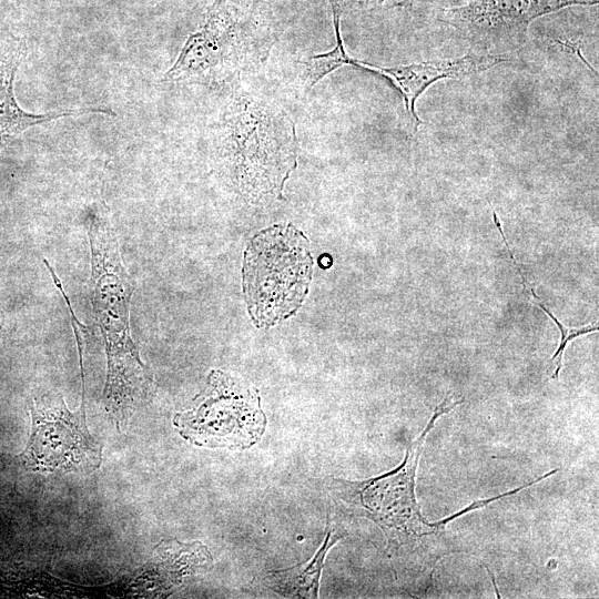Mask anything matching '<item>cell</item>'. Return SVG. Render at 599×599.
<instances>
[{
  "label": "cell",
  "instance_id": "obj_7",
  "mask_svg": "<svg viewBox=\"0 0 599 599\" xmlns=\"http://www.w3.org/2000/svg\"><path fill=\"white\" fill-rule=\"evenodd\" d=\"M31 432L23 453L24 464L48 475L90 474L102 463V445L90 434L84 389L77 410L61 394L34 398L30 406Z\"/></svg>",
  "mask_w": 599,
  "mask_h": 599
},
{
  "label": "cell",
  "instance_id": "obj_9",
  "mask_svg": "<svg viewBox=\"0 0 599 599\" xmlns=\"http://www.w3.org/2000/svg\"><path fill=\"white\" fill-rule=\"evenodd\" d=\"M509 54L469 52L457 59L415 62L384 68L363 62L364 70L386 78L402 95L414 130L423 123L416 112L417 99L435 82L445 79H463L509 62Z\"/></svg>",
  "mask_w": 599,
  "mask_h": 599
},
{
  "label": "cell",
  "instance_id": "obj_6",
  "mask_svg": "<svg viewBox=\"0 0 599 599\" xmlns=\"http://www.w3.org/2000/svg\"><path fill=\"white\" fill-rule=\"evenodd\" d=\"M180 435L207 448L246 449L262 438L266 417L256 389L221 370H213L200 402L176 413Z\"/></svg>",
  "mask_w": 599,
  "mask_h": 599
},
{
  "label": "cell",
  "instance_id": "obj_1",
  "mask_svg": "<svg viewBox=\"0 0 599 599\" xmlns=\"http://www.w3.org/2000/svg\"><path fill=\"white\" fill-rule=\"evenodd\" d=\"M88 232L91 304L104 339L108 361L103 404L120 432L152 396L154 379L131 337L130 302L134 283L123 265L116 234L106 211L93 213Z\"/></svg>",
  "mask_w": 599,
  "mask_h": 599
},
{
  "label": "cell",
  "instance_id": "obj_11",
  "mask_svg": "<svg viewBox=\"0 0 599 599\" xmlns=\"http://www.w3.org/2000/svg\"><path fill=\"white\" fill-rule=\"evenodd\" d=\"M342 536L328 526L323 544L309 560L287 569L268 571L266 585L286 598H317L325 557Z\"/></svg>",
  "mask_w": 599,
  "mask_h": 599
},
{
  "label": "cell",
  "instance_id": "obj_13",
  "mask_svg": "<svg viewBox=\"0 0 599 599\" xmlns=\"http://www.w3.org/2000/svg\"><path fill=\"white\" fill-rule=\"evenodd\" d=\"M552 321L556 323V325L558 326V328H559V331L561 333L560 343L558 345V348L555 352L554 356L550 358V362H554L557 358V364H556L555 370L550 375V377L552 379H558L559 378V372H560L561 365H562V355H564V352H565V348H566L567 344L571 339H573V338H576L578 336L589 334V333H592V332H598V325L592 323L590 325H586V326H582L580 328H569L568 326H565L557 317H555Z\"/></svg>",
  "mask_w": 599,
  "mask_h": 599
},
{
  "label": "cell",
  "instance_id": "obj_10",
  "mask_svg": "<svg viewBox=\"0 0 599 599\" xmlns=\"http://www.w3.org/2000/svg\"><path fill=\"white\" fill-rule=\"evenodd\" d=\"M21 57L22 51L18 50L0 59V150L29 126L62 116L106 112L94 109H74L32 114L23 111L18 105L13 94L14 74Z\"/></svg>",
  "mask_w": 599,
  "mask_h": 599
},
{
  "label": "cell",
  "instance_id": "obj_3",
  "mask_svg": "<svg viewBox=\"0 0 599 599\" xmlns=\"http://www.w3.org/2000/svg\"><path fill=\"white\" fill-rule=\"evenodd\" d=\"M216 140L220 162L241 195L253 201L282 196L298 155L295 123L283 108L235 91Z\"/></svg>",
  "mask_w": 599,
  "mask_h": 599
},
{
  "label": "cell",
  "instance_id": "obj_5",
  "mask_svg": "<svg viewBox=\"0 0 599 599\" xmlns=\"http://www.w3.org/2000/svg\"><path fill=\"white\" fill-rule=\"evenodd\" d=\"M272 38L229 0H216L163 77L169 82L225 83L262 67Z\"/></svg>",
  "mask_w": 599,
  "mask_h": 599
},
{
  "label": "cell",
  "instance_id": "obj_12",
  "mask_svg": "<svg viewBox=\"0 0 599 599\" xmlns=\"http://www.w3.org/2000/svg\"><path fill=\"white\" fill-rule=\"evenodd\" d=\"M332 22L335 33V47L327 52L309 57L300 63L303 65V75L306 89L309 90L323 78L343 65H352L363 70L362 61L351 57L344 45L341 32V7L338 0H329Z\"/></svg>",
  "mask_w": 599,
  "mask_h": 599
},
{
  "label": "cell",
  "instance_id": "obj_8",
  "mask_svg": "<svg viewBox=\"0 0 599 599\" xmlns=\"http://www.w3.org/2000/svg\"><path fill=\"white\" fill-rule=\"evenodd\" d=\"M598 0H469L444 8L438 20L458 31L473 47L488 53L508 54L527 41L532 20Z\"/></svg>",
  "mask_w": 599,
  "mask_h": 599
},
{
  "label": "cell",
  "instance_id": "obj_4",
  "mask_svg": "<svg viewBox=\"0 0 599 599\" xmlns=\"http://www.w3.org/2000/svg\"><path fill=\"white\" fill-rule=\"evenodd\" d=\"M312 273L308 240L295 226L257 233L243 263L244 296L254 324L268 327L293 315L308 293Z\"/></svg>",
  "mask_w": 599,
  "mask_h": 599
},
{
  "label": "cell",
  "instance_id": "obj_2",
  "mask_svg": "<svg viewBox=\"0 0 599 599\" xmlns=\"http://www.w3.org/2000/svg\"><path fill=\"white\" fill-rule=\"evenodd\" d=\"M461 402H454L449 396L435 407L428 424L409 445L404 461L396 469L363 481L337 478L331 481L333 495L345 511L375 522L384 532L390 552L406 549V555L415 556L422 561L425 571L430 569L433 572L436 562L454 551L445 540V526L448 521L517 491L515 489L494 498L475 501L438 522H428L423 517L415 495V476L425 440L436 420Z\"/></svg>",
  "mask_w": 599,
  "mask_h": 599
}]
</instances>
